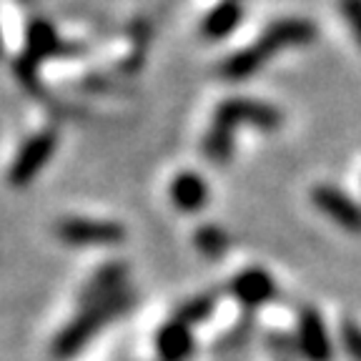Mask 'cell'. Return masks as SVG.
I'll return each instance as SVG.
<instances>
[{
	"label": "cell",
	"mask_w": 361,
	"mask_h": 361,
	"mask_svg": "<svg viewBox=\"0 0 361 361\" xmlns=\"http://www.w3.org/2000/svg\"><path fill=\"white\" fill-rule=\"evenodd\" d=\"M316 25L306 18H283V20L271 23L259 40L228 56L221 66V75L228 80H243L254 75L259 68L269 63L271 56H276L288 48H301V45L314 43Z\"/></svg>",
	"instance_id": "1"
},
{
	"label": "cell",
	"mask_w": 361,
	"mask_h": 361,
	"mask_svg": "<svg viewBox=\"0 0 361 361\" xmlns=\"http://www.w3.org/2000/svg\"><path fill=\"white\" fill-rule=\"evenodd\" d=\"M130 304H133V293H130L128 288L116 293V296H111V299L96 301V304H85L73 322L68 324L56 336L53 349H51L53 356H56V359H71V356H75L103 326H108V322H113L118 314L128 311Z\"/></svg>",
	"instance_id": "2"
},
{
	"label": "cell",
	"mask_w": 361,
	"mask_h": 361,
	"mask_svg": "<svg viewBox=\"0 0 361 361\" xmlns=\"http://www.w3.org/2000/svg\"><path fill=\"white\" fill-rule=\"evenodd\" d=\"M58 241L75 248H113L121 246L126 228L111 219H85V216H66L53 226Z\"/></svg>",
	"instance_id": "3"
},
{
	"label": "cell",
	"mask_w": 361,
	"mask_h": 361,
	"mask_svg": "<svg viewBox=\"0 0 361 361\" xmlns=\"http://www.w3.org/2000/svg\"><path fill=\"white\" fill-rule=\"evenodd\" d=\"M214 123L231 133L238 126H248L256 130H276L281 128L283 116L271 103L254 101V98H228L216 108Z\"/></svg>",
	"instance_id": "4"
},
{
	"label": "cell",
	"mask_w": 361,
	"mask_h": 361,
	"mask_svg": "<svg viewBox=\"0 0 361 361\" xmlns=\"http://www.w3.org/2000/svg\"><path fill=\"white\" fill-rule=\"evenodd\" d=\"M56 143H58V138L53 130H40V133L30 135L28 141L20 146V151H18L16 161H13V166H11V173H8L11 186H16V188L28 186L30 180L48 166L51 156L56 153Z\"/></svg>",
	"instance_id": "5"
},
{
	"label": "cell",
	"mask_w": 361,
	"mask_h": 361,
	"mask_svg": "<svg viewBox=\"0 0 361 361\" xmlns=\"http://www.w3.org/2000/svg\"><path fill=\"white\" fill-rule=\"evenodd\" d=\"M296 351L304 356V361H331L334 344L326 331L322 314L311 306L299 311V324H296Z\"/></svg>",
	"instance_id": "6"
},
{
	"label": "cell",
	"mask_w": 361,
	"mask_h": 361,
	"mask_svg": "<svg viewBox=\"0 0 361 361\" xmlns=\"http://www.w3.org/2000/svg\"><path fill=\"white\" fill-rule=\"evenodd\" d=\"M311 203L344 231L361 233V206L341 188L322 183L311 191Z\"/></svg>",
	"instance_id": "7"
},
{
	"label": "cell",
	"mask_w": 361,
	"mask_h": 361,
	"mask_svg": "<svg viewBox=\"0 0 361 361\" xmlns=\"http://www.w3.org/2000/svg\"><path fill=\"white\" fill-rule=\"evenodd\" d=\"M228 293L243 309H261L276 296V281L266 269L251 266L233 274V279L228 281Z\"/></svg>",
	"instance_id": "8"
},
{
	"label": "cell",
	"mask_w": 361,
	"mask_h": 361,
	"mask_svg": "<svg viewBox=\"0 0 361 361\" xmlns=\"http://www.w3.org/2000/svg\"><path fill=\"white\" fill-rule=\"evenodd\" d=\"M126 281H128V266L123 261H108V264L98 266L90 274L83 291H80V304L85 306L103 299H111L116 293L126 291Z\"/></svg>",
	"instance_id": "9"
},
{
	"label": "cell",
	"mask_w": 361,
	"mask_h": 361,
	"mask_svg": "<svg viewBox=\"0 0 361 361\" xmlns=\"http://www.w3.org/2000/svg\"><path fill=\"white\" fill-rule=\"evenodd\" d=\"M169 196L176 211H180V214H198V211L209 206L211 191L201 173H196V171H180L171 180Z\"/></svg>",
	"instance_id": "10"
},
{
	"label": "cell",
	"mask_w": 361,
	"mask_h": 361,
	"mask_svg": "<svg viewBox=\"0 0 361 361\" xmlns=\"http://www.w3.org/2000/svg\"><path fill=\"white\" fill-rule=\"evenodd\" d=\"M153 346H156V354L161 356V361H186L196 349V338H193L188 324L171 319L156 331Z\"/></svg>",
	"instance_id": "11"
},
{
	"label": "cell",
	"mask_w": 361,
	"mask_h": 361,
	"mask_svg": "<svg viewBox=\"0 0 361 361\" xmlns=\"http://www.w3.org/2000/svg\"><path fill=\"white\" fill-rule=\"evenodd\" d=\"M243 20V6L241 0H221L219 6H214L201 23L203 38L221 40L226 35H231L238 28V23Z\"/></svg>",
	"instance_id": "12"
},
{
	"label": "cell",
	"mask_w": 361,
	"mask_h": 361,
	"mask_svg": "<svg viewBox=\"0 0 361 361\" xmlns=\"http://www.w3.org/2000/svg\"><path fill=\"white\" fill-rule=\"evenodd\" d=\"M203 153H206V158L216 166L228 164V161H231V153H233V133L231 130L221 128V126L211 123L209 133H206V138H203Z\"/></svg>",
	"instance_id": "13"
},
{
	"label": "cell",
	"mask_w": 361,
	"mask_h": 361,
	"mask_svg": "<svg viewBox=\"0 0 361 361\" xmlns=\"http://www.w3.org/2000/svg\"><path fill=\"white\" fill-rule=\"evenodd\" d=\"M58 51V35L56 30L43 20H35L28 30V58L30 63H40L45 56Z\"/></svg>",
	"instance_id": "14"
},
{
	"label": "cell",
	"mask_w": 361,
	"mask_h": 361,
	"mask_svg": "<svg viewBox=\"0 0 361 361\" xmlns=\"http://www.w3.org/2000/svg\"><path fill=\"white\" fill-rule=\"evenodd\" d=\"M216 309V293H198V296H191L188 301H183V304L176 309L173 319H178V322L183 324H201L206 322L211 314H214Z\"/></svg>",
	"instance_id": "15"
},
{
	"label": "cell",
	"mask_w": 361,
	"mask_h": 361,
	"mask_svg": "<svg viewBox=\"0 0 361 361\" xmlns=\"http://www.w3.org/2000/svg\"><path fill=\"white\" fill-rule=\"evenodd\" d=\"M193 243H196V248L203 256L216 259V256H221L226 248H228V236H226V231L221 226L203 224L201 228H196V233H193Z\"/></svg>",
	"instance_id": "16"
},
{
	"label": "cell",
	"mask_w": 361,
	"mask_h": 361,
	"mask_svg": "<svg viewBox=\"0 0 361 361\" xmlns=\"http://www.w3.org/2000/svg\"><path fill=\"white\" fill-rule=\"evenodd\" d=\"M341 344H344V351L351 356L354 361H361V326L354 324L351 319H344L341 324Z\"/></svg>",
	"instance_id": "17"
},
{
	"label": "cell",
	"mask_w": 361,
	"mask_h": 361,
	"mask_svg": "<svg viewBox=\"0 0 361 361\" xmlns=\"http://www.w3.org/2000/svg\"><path fill=\"white\" fill-rule=\"evenodd\" d=\"M338 8H341V16H344L346 25L361 48V0H338Z\"/></svg>",
	"instance_id": "18"
},
{
	"label": "cell",
	"mask_w": 361,
	"mask_h": 361,
	"mask_svg": "<svg viewBox=\"0 0 361 361\" xmlns=\"http://www.w3.org/2000/svg\"><path fill=\"white\" fill-rule=\"evenodd\" d=\"M279 361H281V359H279ZM283 361H288V359H283Z\"/></svg>",
	"instance_id": "19"
}]
</instances>
